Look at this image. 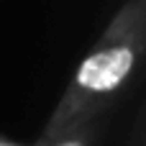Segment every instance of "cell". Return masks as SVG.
Instances as JSON below:
<instances>
[{
	"instance_id": "1",
	"label": "cell",
	"mask_w": 146,
	"mask_h": 146,
	"mask_svg": "<svg viewBox=\"0 0 146 146\" xmlns=\"http://www.w3.org/2000/svg\"><path fill=\"white\" fill-rule=\"evenodd\" d=\"M144 54L146 0H126L95 46L80 62L67 92L59 100V108L46 126L44 141H54L100 113L131 80Z\"/></svg>"
},
{
	"instance_id": "2",
	"label": "cell",
	"mask_w": 146,
	"mask_h": 146,
	"mask_svg": "<svg viewBox=\"0 0 146 146\" xmlns=\"http://www.w3.org/2000/svg\"><path fill=\"white\" fill-rule=\"evenodd\" d=\"M56 144L51 146H87V123H82V126H77V128H72V131H67L64 136H59V139H54Z\"/></svg>"
}]
</instances>
